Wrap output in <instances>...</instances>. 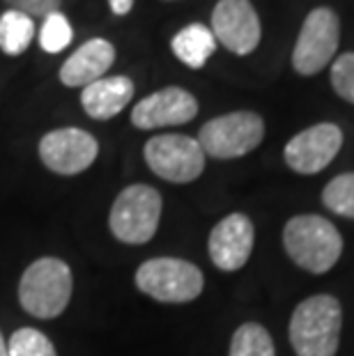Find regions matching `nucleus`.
<instances>
[{"mask_svg": "<svg viewBox=\"0 0 354 356\" xmlns=\"http://www.w3.org/2000/svg\"><path fill=\"white\" fill-rule=\"evenodd\" d=\"M343 306L331 294H313L292 310L290 345L297 356H336L341 345Z\"/></svg>", "mask_w": 354, "mask_h": 356, "instance_id": "nucleus-1", "label": "nucleus"}, {"mask_svg": "<svg viewBox=\"0 0 354 356\" xmlns=\"http://www.w3.org/2000/svg\"><path fill=\"white\" fill-rule=\"evenodd\" d=\"M283 246L292 262L308 274H327L343 255V237L329 218L297 214L283 228Z\"/></svg>", "mask_w": 354, "mask_h": 356, "instance_id": "nucleus-2", "label": "nucleus"}, {"mask_svg": "<svg viewBox=\"0 0 354 356\" xmlns=\"http://www.w3.org/2000/svg\"><path fill=\"white\" fill-rule=\"evenodd\" d=\"M74 278L70 264L60 257H40L21 276L19 301L28 315L40 320H54L70 306Z\"/></svg>", "mask_w": 354, "mask_h": 356, "instance_id": "nucleus-3", "label": "nucleus"}, {"mask_svg": "<svg viewBox=\"0 0 354 356\" xmlns=\"http://www.w3.org/2000/svg\"><path fill=\"white\" fill-rule=\"evenodd\" d=\"M161 193L150 184H131L120 191L108 214L113 237L122 244L140 246L156 234L161 221Z\"/></svg>", "mask_w": 354, "mask_h": 356, "instance_id": "nucleus-4", "label": "nucleus"}, {"mask_svg": "<svg viewBox=\"0 0 354 356\" xmlns=\"http://www.w3.org/2000/svg\"><path fill=\"white\" fill-rule=\"evenodd\" d=\"M136 287L161 304H189L200 297L205 276L182 257H152L138 267Z\"/></svg>", "mask_w": 354, "mask_h": 356, "instance_id": "nucleus-5", "label": "nucleus"}, {"mask_svg": "<svg viewBox=\"0 0 354 356\" xmlns=\"http://www.w3.org/2000/svg\"><path fill=\"white\" fill-rule=\"evenodd\" d=\"M265 138V122L253 111H235L218 115L202 124L198 145L205 156L239 159L253 152Z\"/></svg>", "mask_w": 354, "mask_h": 356, "instance_id": "nucleus-6", "label": "nucleus"}, {"mask_svg": "<svg viewBox=\"0 0 354 356\" xmlns=\"http://www.w3.org/2000/svg\"><path fill=\"white\" fill-rule=\"evenodd\" d=\"M143 154L150 170L170 184H189L205 170V152L198 140L184 134L154 136L145 143Z\"/></svg>", "mask_w": 354, "mask_h": 356, "instance_id": "nucleus-7", "label": "nucleus"}, {"mask_svg": "<svg viewBox=\"0 0 354 356\" xmlns=\"http://www.w3.org/2000/svg\"><path fill=\"white\" fill-rule=\"evenodd\" d=\"M341 42V24L334 10L315 7L306 17L292 49V67L301 76H315L334 60Z\"/></svg>", "mask_w": 354, "mask_h": 356, "instance_id": "nucleus-8", "label": "nucleus"}, {"mask_svg": "<svg viewBox=\"0 0 354 356\" xmlns=\"http://www.w3.org/2000/svg\"><path fill=\"white\" fill-rule=\"evenodd\" d=\"M97 154H99V143L92 134L79 127L54 129L40 140L42 163L58 175H79L95 163Z\"/></svg>", "mask_w": 354, "mask_h": 356, "instance_id": "nucleus-9", "label": "nucleus"}, {"mask_svg": "<svg viewBox=\"0 0 354 356\" xmlns=\"http://www.w3.org/2000/svg\"><path fill=\"white\" fill-rule=\"evenodd\" d=\"M343 147V131L334 122H320L299 131L283 149L285 163L299 175L322 172Z\"/></svg>", "mask_w": 354, "mask_h": 356, "instance_id": "nucleus-10", "label": "nucleus"}, {"mask_svg": "<svg viewBox=\"0 0 354 356\" xmlns=\"http://www.w3.org/2000/svg\"><path fill=\"white\" fill-rule=\"evenodd\" d=\"M212 33L235 56L253 53L260 44L262 26L251 0H218L212 12Z\"/></svg>", "mask_w": 354, "mask_h": 356, "instance_id": "nucleus-11", "label": "nucleus"}, {"mask_svg": "<svg viewBox=\"0 0 354 356\" xmlns=\"http://www.w3.org/2000/svg\"><path fill=\"white\" fill-rule=\"evenodd\" d=\"M198 115V102L184 88L168 86L140 99L131 111V124L143 131L186 124Z\"/></svg>", "mask_w": 354, "mask_h": 356, "instance_id": "nucleus-12", "label": "nucleus"}, {"mask_svg": "<svg viewBox=\"0 0 354 356\" xmlns=\"http://www.w3.org/2000/svg\"><path fill=\"white\" fill-rule=\"evenodd\" d=\"M255 244L253 221L246 214H228L209 232V260L221 271H239L248 262Z\"/></svg>", "mask_w": 354, "mask_h": 356, "instance_id": "nucleus-13", "label": "nucleus"}, {"mask_svg": "<svg viewBox=\"0 0 354 356\" xmlns=\"http://www.w3.org/2000/svg\"><path fill=\"white\" fill-rule=\"evenodd\" d=\"M115 63V49L108 40L95 37L72 53L60 67V81L67 88H86L90 83L104 79V74Z\"/></svg>", "mask_w": 354, "mask_h": 356, "instance_id": "nucleus-14", "label": "nucleus"}, {"mask_svg": "<svg viewBox=\"0 0 354 356\" xmlns=\"http://www.w3.org/2000/svg\"><path fill=\"white\" fill-rule=\"evenodd\" d=\"M134 97V81L129 76L99 79L83 88V111L92 120H111L127 108Z\"/></svg>", "mask_w": 354, "mask_h": 356, "instance_id": "nucleus-15", "label": "nucleus"}, {"mask_svg": "<svg viewBox=\"0 0 354 356\" xmlns=\"http://www.w3.org/2000/svg\"><path fill=\"white\" fill-rule=\"evenodd\" d=\"M216 44L218 42L212 28L202 24H191L172 37L170 49L179 63H184L191 70H202L207 60L212 58V53L216 51Z\"/></svg>", "mask_w": 354, "mask_h": 356, "instance_id": "nucleus-16", "label": "nucleus"}, {"mask_svg": "<svg viewBox=\"0 0 354 356\" xmlns=\"http://www.w3.org/2000/svg\"><path fill=\"white\" fill-rule=\"evenodd\" d=\"M35 37V19L19 10L0 14V51L7 56H21Z\"/></svg>", "mask_w": 354, "mask_h": 356, "instance_id": "nucleus-17", "label": "nucleus"}, {"mask_svg": "<svg viewBox=\"0 0 354 356\" xmlns=\"http://www.w3.org/2000/svg\"><path fill=\"white\" fill-rule=\"evenodd\" d=\"M228 356H276L274 340L258 322H244L230 340Z\"/></svg>", "mask_w": 354, "mask_h": 356, "instance_id": "nucleus-18", "label": "nucleus"}, {"mask_svg": "<svg viewBox=\"0 0 354 356\" xmlns=\"http://www.w3.org/2000/svg\"><path fill=\"white\" fill-rule=\"evenodd\" d=\"M322 202L334 214L354 221V172H341L322 191Z\"/></svg>", "mask_w": 354, "mask_h": 356, "instance_id": "nucleus-19", "label": "nucleus"}, {"mask_svg": "<svg viewBox=\"0 0 354 356\" xmlns=\"http://www.w3.org/2000/svg\"><path fill=\"white\" fill-rule=\"evenodd\" d=\"M7 352L10 356H58L54 343L33 327L14 331L12 338L7 340Z\"/></svg>", "mask_w": 354, "mask_h": 356, "instance_id": "nucleus-20", "label": "nucleus"}, {"mask_svg": "<svg viewBox=\"0 0 354 356\" xmlns=\"http://www.w3.org/2000/svg\"><path fill=\"white\" fill-rule=\"evenodd\" d=\"M72 37H74V30H72L70 19L58 10L44 19L42 30H40V47L47 53H60L70 47Z\"/></svg>", "mask_w": 354, "mask_h": 356, "instance_id": "nucleus-21", "label": "nucleus"}, {"mask_svg": "<svg viewBox=\"0 0 354 356\" xmlns=\"http://www.w3.org/2000/svg\"><path fill=\"white\" fill-rule=\"evenodd\" d=\"M331 88L341 99L354 104V53H343L331 65Z\"/></svg>", "mask_w": 354, "mask_h": 356, "instance_id": "nucleus-22", "label": "nucleus"}, {"mask_svg": "<svg viewBox=\"0 0 354 356\" xmlns=\"http://www.w3.org/2000/svg\"><path fill=\"white\" fill-rule=\"evenodd\" d=\"M14 5V10L28 14L30 19H47L49 14L58 12V7L63 0H7Z\"/></svg>", "mask_w": 354, "mask_h": 356, "instance_id": "nucleus-23", "label": "nucleus"}, {"mask_svg": "<svg viewBox=\"0 0 354 356\" xmlns=\"http://www.w3.org/2000/svg\"><path fill=\"white\" fill-rule=\"evenodd\" d=\"M108 5H111V10L115 17H124V14L131 12L134 0H108Z\"/></svg>", "mask_w": 354, "mask_h": 356, "instance_id": "nucleus-24", "label": "nucleus"}, {"mask_svg": "<svg viewBox=\"0 0 354 356\" xmlns=\"http://www.w3.org/2000/svg\"><path fill=\"white\" fill-rule=\"evenodd\" d=\"M0 356H10V352H7V340L3 336V331H0Z\"/></svg>", "mask_w": 354, "mask_h": 356, "instance_id": "nucleus-25", "label": "nucleus"}]
</instances>
